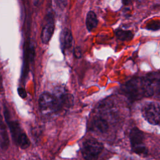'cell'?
Instances as JSON below:
<instances>
[{
    "label": "cell",
    "instance_id": "cell-1",
    "mask_svg": "<svg viewBox=\"0 0 160 160\" xmlns=\"http://www.w3.org/2000/svg\"><path fill=\"white\" fill-rule=\"evenodd\" d=\"M160 76L158 72L148 74L144 77L133 78L121 88V92L131 100H138L156 94L159 96Z\"/></svg>",
    "mask_w": 160,
    "mask_h": 160
},
{
    "label": "cell",
    "instance_id": "cell-2",
    "mask_svg": "<svg viewBox=\"0 0 160 160\" xmlns=\"http://www.w3.org/2000/svg\"><path fill=\"white\" fill-rule=\"evenodd\" d=\"M38 104L39 109L43 114H51L61 109L59 99L54 93L42 92L39 98Z\"/></svg>",
    "mask_w": 160,
    "mask_h": 160
},
{
    "label": "cell",
    "instance_id": "cell-3",
    "mask_svg": "<svg viewBox=\"0 0 160 160\" xmlns=\"http://www.w3.org/2000/svg\"><path fill=\"white\" fill-rule=\"evenodd\" d=\"M129 139L132 151L141 156H146L148 149L144 144V133L136 127L133 128L129 134Z\"/></svg>",
    "mask_w": 160,
    "mask_h": 160
},
{
    "label": "cell",
    "instance_id": "cell-4",
    "mask_svg": "<svg viewBox=\"0 0 160 160\" xmlns=\"http://www.w3.org/2000/svg\"><path fill=\"white\" fill-rule=\"evenodd\" d=\"M104 149L103 144L94 139H89L84 142L81 153L85 160H96Z\"/></svg>",
    "mask_w": 160,
    "mask_h": 160
},
{
    "label": "cell",
    "instance_id": "cell-5",
    "mask_svg": "<svg viewBox=\"0 0 160 160\" xmlns=\"http://www.w3.org/2000/svg\"><path fill=\"white\" fill-rule=\"evenodd\" d=\"M144 118L152 125H159L160 122V106L156 102H148L141 109Z\"/></svg>",
    "mask_w": 160,
    "mask_h": 160
},
{
    "label": "cell",
    "instance_id": "cell-6",
    "mask_svg": "<svg viewBox=\"0 0 160 160\" xmlns=\"http://www.w3.org/2000/svg\"><path fill=\"white\" fill-rule=\"evenodd\" d=\"M54 29V21L53 16L51 13H49L46 18V22L44 24L41 34V39L43 44H47L50 41Z\"/></svg>",
    "mask_w": 160,
    "mask_h": 160
},
{
    "label": "cell",
    "instance_id": "cell-7",
    "mask_svg": "<svg viewBox=\"0 0 160 160\" xmlns=\"http://www.w3.org/2000/svg\"><path fill=\"white\" fill-rule=\"evenodd\" d=\"M90 130L98 133H105L109 129L108 121L102 118H96L90 122Z\"/></svg>",
    "mask_w": 160,
    "mask_h": 160
},
{
    "label": "cell",
    "instance_id": "cell-8",
    "mask_svg": "<svg viewBox=\"0 0 160 160\" xmlns=\"http://www.w3.org/2000/svg\"><path fill=\"white\" fill-rule=\"evenodd\" d=\"M61 48L62 51L69 49L72 46V36L71 32L68 28H64L60 33L59 37Z\"/></svg>",
    "mask_w": 160,
    "mask_h": 160
},
{
    "label": "cell",
    "instance_id": "cell-9",
    "mask_svg": "<svg viewBox=\"0 0 160 160\" xmlns=\"http://www.w3.org/2000/svg\"><path fill=\"white\" fill-rule=\"evenodd\" d=\"M98 23V20L95 12L92 11H90L88 12L86 18V25L89 31L94 29Z\"/></svg>",
    "mask_w": 160,
    "mask_h": 160
},
{
    "label": "cell",
    "instance_id": "cell-10",
    "mask_svg": "<svg viewBox=\"0 0 160 160\" xmlns=\"http://www.w3.org/2000/svg\"><path fill=\"white\" fill-rule=\"evenodd\" d=\"M116 38L121 41H130L133 38V34L131 31L117 29L115 31Z\"/></svg>",
    "mask_w": 160,
    "mask_h": 160
},
{
    "label": "cell",
    "instance_id": "cell-11",
    "mask_svg": "<svg viewBox=\"0 0 160 160\" xmlns=\"http://www.w3.org/2000/svg\"><path fill=\"white\" fill-rule=\"evenodd\" d=\"M15 142L22 149H26L30 145V141L24 132L19 136Z\"/></svg>",
    "mask_w": 160,
    "mask_h": 160
},
{
    "label": "cell",
    "instance_id": "cell-12",
    "mask_svg": "<svg viewBox=\"0 0 160 160\" xmlns=\"http://www.w3.org/2000/svg\"><path fill=\"white\" fill-rule=\"evenodd\" d=\"M0 144L2 148L3 149H6L9 145L8 136L5 128L2 129L0 132Z\"/></svg>",
    "mask_w": 160,
    "mask_h": 160
},
{
    "label": "cell",
    "instance_id": "cell-13",
    "mask_svg": "<svg viewBox=\"0 0 160 160\" xmlns=\"http://www.w3.org/2000/svg\"><path fill=\"white\" fill-rule=\"evenodd\" d=\"M159 25H160V23H159V21H152L147 25L146 29H148L149 30H152V31H157L160 28Z\"/></svg>",
    "mask_w": 160,
    "mask_h": 160
},
{
    "label": "cell",
    "instance_id": "cell-14",
    "mask_svg": "<svg viewBox=\"0 0 160 160\" xmlns=\"http://www.w3.org/2000/svg\"><path fill=\"white\" fill-rule=\"evenodd\" d=\"M56 5L61 9H63L68 4V0H54Z\"/></svg>",
    "mask_w": 160,
    "mask_h": 160
},
{
    "label": "cell",
    "instance_id": "cell-15",
    "mask_svg": "<svg viewBox=\"0 0 160 160\" xmlns=\"http://www.w3.org/2000/svg\"><path fill=\"white\" fill-rule=\"evenodd\" d=\"M74 55L76 58H80L81 57V50L79 47H76L74 49Z\"/></svg>",
    "mask_w": 160,
    "mask_h": 160
},
{
    "label": "cell",
    "instance_id": "cell-16",
    "mask_svg": "<svg viewBox=\"0 0 160 160\" xmlns=\"http://www.w3.org/2000/svg\"><path fill=\"white\" fill-rule=\"evenodd\" d=\"M18 92L19 95L22 98H25L27 96V93L26 92V90L22 88H19L18 89Z\"/></svg>",
    "mask_w": 160,
    "mask_h": 160
},
{
    "label": "cell",
    "instance_id": "cell-17",
    "mask_svg": "<svg viewBox=\"0 0 160 160\" xmlns=\"http://www.w3.org/2000/svg\"><path fill=\"white\" fill-rule=\"evenodd\" d=\"M131 0H122V2L124 5H128V4L130 3Z\"/></svg>",
    "mask_w": 160,
    "mask_h": 160
}]
</instances>
